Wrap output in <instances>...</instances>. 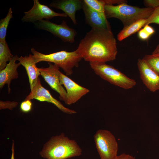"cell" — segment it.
<instances>
[{"label":"cell","instance_id":"ba28073f","mask_svg":"<svg viewBox=\"0 0 159 159\" xmlns=\"http://www.w3.org/2000/svg\"><path fill=\"white\" fill-rule=\"evenodd\" d=\"M33 1L32 8L28 11L24 12V15L21 19L23 22L35 23L44 19H50L55 16H67L65 13L55 12L47 6L40 3L38 0Z\"/></svg>","mask_w":159,"mask_h":159},{"label":"cell","instance_id":"52a82bcc","mask_svg":"<svg viewBox=\"0 0 159 159\" xmlns=\"http://www.w3.org/2000/svg\"><path fill=\"white\" fill-rule=\"evenodd\" d=\"M35 24L37 28L51 32L64 42L72 43L74 42L76 32L67 25L64 20L60 24L44 20L37 22Z\"/></svg>","mask_w":159,"mask_h":159},{"label":"cell","instance_id":"4316f807","mask_svg":"<svg viewBox=\"0 0 159 159\" xmlns=\"http://www.w3.org/2000/svg\"><path fill=\"white\" fill-rule=\"evenodd\" d=\"M106 5H113L117 4V5L123 3H127V1L124 0H104Z\"/></svg>","mask_w":159,"mask_h":159},{"label":"cell","instance_id":"ffe728a7","mask_svg":"<svg viewBox=\"0 0 159 159\" xmlns=\"http://www.w3.org/2000/svg\"><path fill=\"white\" fill-rule=\"evenodd\" d=\"M84 1L90 7L106 18L105 13L106 4L104 0H84Z\"/></svg>","mask_w":159,"mask_h":159},{"label":"cell","instance_id":"5bb4252c","mask_svg":"<svg viewBox=\"0 0 159 159\" xmlns=\"http://www.w3.org/2000/svg\"><path fill=\"white\" fill-rule=\"evenodd\" d=\"M49 6L50 7L59 9L66 14L72 20L74 24H77L76 19V12L82 8V0H54Z\"/></svg>","mask_w":159,"mask_h":159},{"label":"cell","instance_id":"277c9868","mask_svg":"<svg viewBox=\"0 0 159 159\" xmlns=\"http://www.w3.org/2000/svg\"><path fill=\"white\" fill-rule=\"evenodd\" d=\"M32 56L36 64L42 61L53 63L61 68L66 75H71L73 68L77 67L82 59L77 50L68 52L62 50L49 54H44L38 52L34 48L31 49Z\"/></svg>","mask_w":159,"mask_h":159},{"label":"cell","instance_id":"8992f818","mask_svg":"<svg viewBox=\"0 0 159 159\" xmlns=\"http://www.w3.org/2000/svg\"><path fill=\"white\" fill-rule=\"evenodd\" d=\"M94 138L101 159H113L117 155L118 143L110 131L100 129L96 131Z\"/></svg>","mask_w":159,"mask_h":159},{"label":"cell","instance_id":"ac0fdd59","mask_svg":"<svg viewBox=\"0 0 159 159\" xmlns=\"http://www.w3.org/2000/svg\"><path fill=\"white\" fill-rule=\"evenodd\" d=\"M14 56L11 53L6 42H0V71L6 66Z\"/></svg>","mask_w":159,"mask_h":159},{"label":"cell","instance_id":"7c38bea8","mask_svg":"<svg viewBox=\"0 0 159 159\" xmlns=\"http://www.w3.org/2000/svg\"><path fill=\"white\" fill-rule=\"evenodd\" d=\"M137 65L143 82L152 92L159 90V75L153 71L142 59H139Z\"/></svg>","mask_w":159,"mask_h":159},{"label":"cell","instance_id":"44dd1931","mask_svg":"<svg viewBox=\"0 0 159 159\" xmlns=\"http://www.w3.org/2000/svg\"><path fill=\"white\" fill-rule=\"evenodd\" d=\"M142 59L153 71L159 75V55H146Z\"/></svg>","mask_w":159,"mask_h":159},{"label":"cell","instance_id":"4fadbf2b","mask_svg":"<svg viewBox=\"0 0 159 159\" xmlns=\"http://www.w3.org/2000/svg\"><path fill=\"white\" fill-rule=\"evenodd\" d=\"M86 23L93 29H111L107 19L90 7L82 0V8Z\"/></svg>","mask_w":159,"mask_h":159},{"label":"cell","instance_id":"484cf974","mask_svg":"<svg viewBox=\"0 0 159 159\" xmlns=\"http://www.w3.org/2000/svg\"><path fill=\"white\" fill-rule=\"evenodd\" d=\"M138 35L139 38L143 40H146L150 37V36L145 31L143 28L141 29L139 31Z\"/></svg>","mask_w":159,"mask_h":159},{"label":"cell","instance_id":"8fae6325","mask_svg":"<svg viewBox=\"0 0 159 159\" xmlns=\"http://www.w3.org/2000/svg\"><path fill=\"white\" fill-rule=\"evenodd\" d=\"M49 66L39 68L41 75L45 81L53 90L59 94V98L66 103L67 92L61 84L58 75L59 67L57 65L48 62Z\"/></svg>","mask_w":159,"mask_h":159},{"label":"cell","instance_id":"30bf717a","mask_svg":"<svg viewBox=\"0 0 159 159\" xmlns=\"http://www.w3.org/2000/svg\"><path fill=\"white\" fill-rule=\"evenodd\" d=\"M35 99L40 101H46L54 105L63 112L69 114L76 113L75 110L69 109L64 107L59 101L54 98L48 90L42 85L39 78L28 95L25 100Z\"/></svg>","mask_w":159,"mask_h":159},{"label":"cell","instance_id":"6da1fadb","mask_svg":"<svg viewBox=\"0 0 159 159\" xmlns=\"http://www.w3.org/2000/svg\"><path fill=\"white\" fill-rule=\"evenodd\" d=\"M76 50L82 58L89 62L113 61L117 53L116 40L111 29L92 28Z\"/></svg>","mask_w":159,"mask_h":159},{"label":"cell","instance_id":"2e32d148","mask_svg":"<svg viewBox=\"0 0 159 159\" xmlns=\"http://www.w3.org/2000/svg\"><path fill=\"white\" fill-rule=\"evenodd\" d=\"M17 60L26 69L29 78L30 88L32 90L36 85L39 78V76L41 75L39 68L37 67L32 55L30 54L28 56H21L18 57Z\"/></svg>","mask_w":159,"mask_h":159},{"label":"cell","instance_id":"7402d4cb","mask_svg":"<svg viewBox=\"0 0 159 159\" xmlns=\"http://www.w3.org/2000/svg\"><path fill=\"white\" fill-rule=\"evenodd\" d=\"M151 23L159 24V7L154 9L151 15L146 19L145 25Z\"/></svg>","mask_w":159,"mask_h":159},{"label":"cell","instance_id":"3957f363","mask_svg":"<svg viewBox=\"0 0 159 159\" xmlns=\"http://www.w3.org/2000/svg\"><path fill=\"white\" fill-rule=\"evenodd\" d=\"M154 9L141 8L129 5L126 3L117 5H105V13L106 18H115L120 20L124 27L141 19H147Z\"/></svg>","mask_w":159,"mask_h":159},{"label":"cell","instance_id":"f546056e","mask_svg":"<svg viewBox=\"0 0 159 159\" xmlns=\"http://www.w3.org/2000/svg\"><path fill=\"white\" fill-rule=\"evenodd\" d=\"M14 142L13 140L11 147L12 153L11 159H15L14 158Z\"/></svg>","mask_w":159,"mask_h":159},{"label":"cell","instance_id":"4dcf8cb0","mask_svg":"<svg viewBox=\"0 0 159 159\" xmlns=\"http://www.w3.org/2000/svg\"><path fill=\"white\" fill-rule=\"evenodd\" d=\"M152 54L155 55H159V44L158 45L154 50Z\"/></svg>","mask_w":159,"mask_h":159},{"label":"cell","instance_id":"83f0119b","mask_svg":"<svg viewBox=\"0 0 159 159\" xmlns=\"http://www.w3.org/2000/svg\"><path fill=\"white\" fill-rule=\"evenodd\" d=\"M113 159H135V158L132 155L123 153L120 155H117Z\"/></svg>","mask_w":159,"mask_h":159},{"label":"cell","instance_id":"9a60e30c","mask_svg":"<svg viewBox=\"0 0 159 159\" xmlns=\"http://www.w3.org/2000/svg\"><path fill=\"white\" fill-rule=\"evenodd\" d=\"M18 57L17 55L14 56L6 67L0 71V88L2 89L4 86L7 84L9 94L11 92L10 85L11 81L18 77L17 69L21 64L19 62L16 63Z\"/></svg>","mask_w":159,"mask_h":159},{"label":"cell","instance_id":"f1b7e54d","mask_svg":"<svg viewBox=\"0 0 159 159\" xmlns=\"http://www.w3.org/2000/svg\"><path fill=\"white\" fill-rule=\"evenodd\" d=\"M143 27L144 29L150 36L155 32V30L153 28L149 25H146Z\"/></svg>","mask_w":159,"mask_h":159},{"label":"cell","instance_id":"e0dca14e","mask_svg":"<svg viewBox=\"0 0 159 159\" xmlns=\"http://www.w3.org/2000/svg\"><path fill=\"white\" fill-rule=\"evenodd\" d=\"M146 22V19H141L124 27L117 35L118 40L121 41L139 31L145 25Z\"/></svg>","mask_w":159,"mask_h":159},{"label":"cell","instance_id":"d4e9b609","mask_svg":"<svg viewBox=\"0 0 159 159\" xmlns=\"http://www.w3.org/2000/svg\"><path fill=\"white\" fill-rule=\"evenodd\" d=\"M143 1L147 7L155 9L159 7V0H145Z\"/></svg>","mask_w":159,"mask_h":159},{"label":"cell","instance_id":"9c48e42d","mask_svg":"<svg viewBox=\"0 0 159 159\" xmlns=\"http://www.w3.org/2000/svg\"><path fill=\"white\" fill-rule=\"evenodd\" d=\"M58 75L61 84L63 85L66 89L65 104L68 105L74 104L90 92L89 90L78 85L59 70Z\"/></svg>","mask_w":159,"mask_h":159},{"label":"cell","instance_id":"5b68a950","mask_svg":"<svg viewBox=\"0 0 159 159\" xmlns=\"http://www.w3.org/2000/svg\"><path fill=\"white\" fill-rule=\"evenodd\" d=\"M90 64L97 75L112 84L125 89L132 88L136 85L134 80L105 62H90Z\"/></svg>","mask_w":159,"mask_h":159},{"label":"cell","instance_id":"d6986e66","mask_svg":"<svg viewBox=\"0 0 159 159\" xmlns=\"http://www.w3.org/2000/svg\"><path fill=\"white\" fill-rule=\"evenodd\" d=\"M13 18L12 11L9 8L6 16L0 21V42H6V37L7 28L11 19Z\"/></svg>","mask_w":159,"mask_h":159},{"label":"cell","instance_id":"603a6c76","mask_svg":"<svg viewBox=\"0 0 159 159\" xmlns=\"http://www.w3.org/2000/svg\"><path fill=\"white\" fill-rule=\"evenodd\" d=\"M18 102L16 101H0V109H9L12 110L18 105Z\"/></svg>","mask_w":159,"mask_h":159},{"label":"cell","instance_id":"cb8c5ba5","mask_svg":"<svg viewBox=\"0 0 159 159\" xmlns=\"http://www.w3.org/2000/svg\"><path fill=\"white\" fill-rule=\"evenodd\" d=\"M32 108V102L30 100H25L22 102L20 105L21 111L24 113L29 112Z\"/></svg>","mask_w":159,"mask_h":159},{"label":"cell","instance_id":"7a4b0ae2","mask_svg":"<svg viewBox=\"0 0 159 159\" xmlns=\"http://www.w3.org/2000/svg\"><path fill=\"white\" fill-rule=\"evenodd\" d=\"M82 150L77 142L62 133L52 137L44 145L39 153L46 159H68L78 157Z\"/></svg>","mask_w":159,"mask_h":159}]
</instances>
